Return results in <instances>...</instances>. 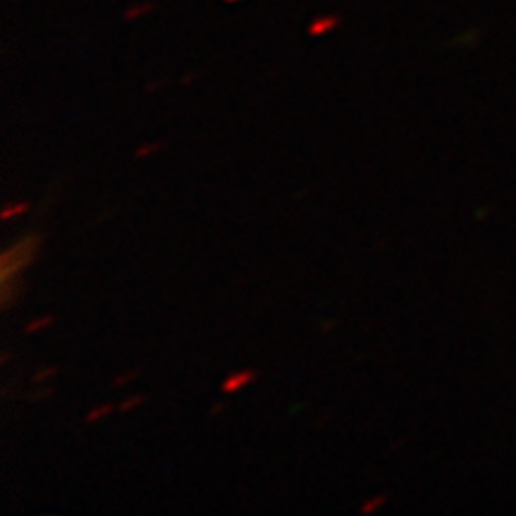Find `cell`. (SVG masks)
<instances>
[{"instance_id":"obj_12","label":"cell","mask_w":516,"mask_h":516,"mask_svg":"<svg viewBox=\"0 0 516 516\" xmlns=\"http://www.w3.org/2000/svg\"><path fill=\"white\" fill-rule=\"evenodd\" d=\"M225 3H237V0H225Z\"/></svg>"},{"instance_id":"obj_1","label":"cell","mask_w":516,"mask_h":516,"mask_svg":"<svg viewBox=\"0 0 516 516\" xmlns=\"http://www.w3.org/2000/svg\"><path fill=\"white\" fill-rule=\"evenodd\" d=\"M36 242H41V237L31 234V237H26L22 244H15L12 249L3 253V283L10 280L12 273H19L24 265L31 263L33 251H36Z\"/></svg>"},{"instance_id":"obj_4","label":"cell","mask_w":516,"mask_h":516,"mask_svg":"<svg viewBox=\"0 0 516 516\" xmlns=\"http://www.w3.org/2000/svg\"><path fill=\"white\" fill-rule=\"evenodd\" d=\"M115 404H100V406H93L89 414H86V423H93V421H100V418H105L108 414L115 411Z\"/></svg>"},{"instance_id":"obj_2","label":"cell","mask_w":516,"mask_h":516,"mask_svg":"<svg viewBox=\"0 0 516 516\" xmlns=\"http://www.w3.org/2000/svg\"><path fill=\"white\" fill-rule=\"evenodd\" d=\"M256 380V371H237L232 375H227L225 383H223V392L225 394H234L239 390H244L246 385H251Z\"/></svg>"},{"instance_id":"obj_7","label":"cell","mask_w":516,"mask_h":516,"mask_svg":"<svg viewBox=\"0 0 516 516\" xmlns=\"http://www.w3.org/2000/svg\"><path fill=\"white\" fill-rule=\"evenodd\" d=\"M144 394H137V397H130V399H125L122 404H117V411H122V414H127V411H132V409H137L139 404H144Z\"/></svg>"},{"instance_id":"obj_11","label":"cell","mask_w":516,"mask_h":516,"mask_svg":"<svg viewBox=\"0 0 516 516\" xmlns=\"http://www.w3.org/2000/svg\"><path fill=\"white\" fill-rule=\"evenodd\" d=\"M132 378H137V371H130V373H125V375H120V378H115V380H112V385H125L127 383V380H132Z\"/></svg>"},{"instance_id":"obj_8","label":"cell","mask_w":516,"mask_h":516,"mask_svg":"<svg viewBox=\"0 0 516 516\" xmlns=\"http://www.w3.org/2000/svg\"><path fill=\"white\" fill-rule=\"evenodd\" d=\"M151 10H153L151 3L137 5V8H130V10L125 12V19H137V17H142V15H146V12H151Z\"/></svg>"},{"instance_id":"obj_10","label":"cell","mask_w":516,"mask_h":516,"mask_svg":"<svg viewBox=\"0 0 516 516\" xmlns=\"http://www.w3.org/2000/svg\"><path fill=\"white\" fill-rule=\"evenodd\" d=\"M163 149V144H146L142 146V149H137L134 151V158H146V156H153L156 151Z\"/></svg>"},{"instance_id":"obj_3","label":"cell","mask_w":516,"mask_h":516,"mask_svg":"<svg viewBox=\"0 0 516 516\" xmlns=\"http://www.w3.org/2000/svg\"><path fill=\"white\" fill-rule=\"evenodd\" d=\"M337 24H339V17H335V15H330V17H318V19H313L311 26H308V33H311V36H323V33L332 31Z\"/></svg>"},{"instance_id":"obj_5","label":"cell","mask_w":516,"mask_h":516,"mask_svg":"<svg viewBox=\"0 0 516 516\" xmlns=\"http://www.w3.org/2000/svg\"><path fill=\"white\" fill-rule=\"evenodd\" d=\"M56 323V316H43V318H36V320H31L29 325L24 327V332L26 335H33V332H38V330H46L48 325Z\"/></svg>"},{"instance_id":"obj_6","label":"cell","mask_w":516,"mask_h":516,"mask_svg":"<svg viewBox=\"0 0 516 516\" xmlns=\"http://www.w3.org/2000/svg\"><path fill=\"white\" fill-rule=\"evenodd\" d=\"M385 502H387L385 495H375L373 500H368V502H364V505H361V514H373V512H378L380 507H385Z\"/></svg>"},{"instance_id":"obj_9","label":"cell","mask_w":516,"mask_h":516,"mask_svg":"<svg viewBox=\"0 0 516 516\" xmlns=\"http://www.w3.org/2000/svg\"><path fill=\"white\" fill-rule=\"evenodd\" d=\"M29 209V204H15V206H8L3 213H0V218L3 220H10L12 216H22V213Z\"/></svg>"}]
</instances>
